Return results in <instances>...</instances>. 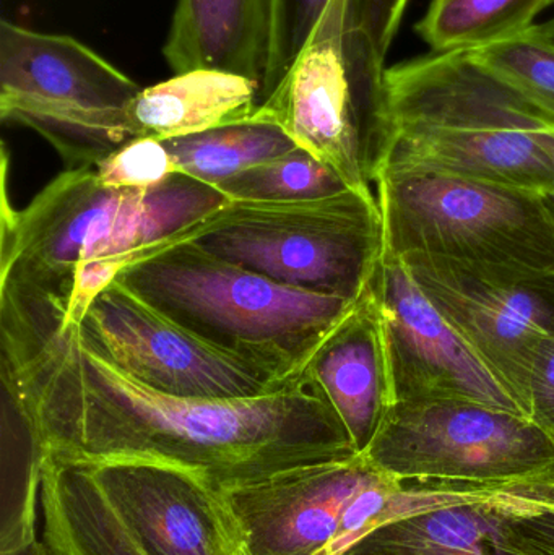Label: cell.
<instances>
[{
  "mask_svg": "<svg viewBox=\"0 0 554 555\" xmlns=\"http://www.w3.org/2000/svg\"><path fill=\"white\" fill-rule=\"evenodd\" d=\"M165 145L176 172L215 188L298 149L276 124L254 117L195 135L165 140Z\"/></svg>",
  "mask_w": 554,
  "mask_h": 555,
  "instance_id": "44dd1931",
  "label": "cell"
},
{
  "mask_svg": "<svg viewBox=\"0 0 554 555\" xmlns=\"http://www.w3.org/2000/svg\"><path fill=\"white\" fill-rule=\"evenodd\" d=\"M542 28L554 41V16L552 20H549V22L542 23Z\"/></svg>",
  "mask_w": 554,
  "mask_h": 555,
  "instance_id": "d6a6232c",
  "label": "cell"
},
{
  "mask_svg": "<svg viewBox=\"0 0 554 555\" xmlns=\"http://www.w3.org/2000/svg\"><path fill=\"white\" fill-rule=\"evenodd\" d=\"M552 5L554 0H431L415 29L433 52L475 49L529 28Z\"/></svg>",
  "mask_w": 554,
  "mask_h": 555,
  "instance_id": "7402d4cb",
  "label": "cell"
},
{
  "mask_svg": "<svg viewBox=\"0 0 554 555\" xmlns=\"http://www.w3.org/2000/svg\"><path fill=\"white\" fill-rule=\"evenodd\" d=\"M301 378L340 417L357 452H366L392 406L383 330L370 291L319 346Z\"/></svg>",
  "mask_w": 554,
  "mask_h": 555,
  "instance_id": "2e32d148",
  "label": "cell"
},
{
  "mask_svg": "<svg viewBox=\"0 0 554 555\" xmlns=\"http://www.w3.org/2000/svg\"><path fill=\"white\" fill-rule=\"evenodd\" d=\"M328 0H270L269 59L260 103L275 90L308 41Z\"/></svg>",
  "mask_w": 554,
  "mask_h": 555,
  "instance_id": "484cf974",
  "label": "cell"
},
{
  "mask_svg": "<svg viewBox=\"0 0 554 555\" xmlns=\"http://www.w3.org/2000/svg\"><path fill=\"white\" fill-rule=\"evenodd\" d=\"M527 408L530 420L554 440V335L549 336L533 356Z\"/></svg>",
  "mask_w": 554,
  "mask_h": 555,
  "instance_id": "f1b7e54d",
  "label": "cell"
},
{
  "mask_svg": "<svg viewBox=\"0 0 554 555\" xmlns=\"http://www.w3.org/2000/svg\"><path fill=\"white\" fill-rule=\"evenodd\" d=\"M552 485L530 482L506 498L399 518L368 531L335 555H529L514 534L511 514Z\"/></svg>",
  "mask_w": 554,
  "mask_h": 555,
  "instance_id": "e0dca14e",
  "label": "cell"
},
{
  "mask_svg": "<svg viewBox=\"0 0 554 555\" xmlns=\"http://www.w3.org/2000/svg\"><path fill=\"white\" fill-rule=\"evenodd\" d=\"M511 527L529 555H554V486L520 502L511 514Z\"/></svg>",
  "mask_w": 554,
  "mask_h": 555,
  "instance_id": "83f0119b",
  "label": "cell"
},
{
  "mask_svg": "<svg viewBox=\"0 0 554 555\" xmlns=\"http://www.w3.org/2000/svg\"><path fill=\"white\" fill-rule=\"evenodd\" d=\"M101 354L140 384L202 400H243L283 390L280 380L254 362L211 345L114 280L78 323Z\"/></svg>",
  "mask_w": 554,
  "mask_h": 555,
  "instance_id": "30bf717a",
  "label": "cell"
},
{
  "mask_svg": "<svg viewBox=\"0 0 554 555\" xmlns=\"http://www.w3.org/2000/svg\"><path fill=\"white\" fill-rule=\"evenodd\" d=\"M270 0H176L163 57L175 74L210 68L262 85Z\"/></svg>",
  "mask_w": 554,
  "mask_h": 555,
  "instance_id": "ac0fdd59",
  "label": "cell"
},
{
  "mask_svg": "<svg viewBox=\"0 0 554 555\" xmlns=\"http://www.w3.org/2000/svg\"><path fill=\"white\" fill-rule=\"evenodd\" d=\"M467 51L501 80L554 116V41L542 25Z\"/></svg>",
  "mask_w": 554,
  "mask_h": 555,
  "instance_id": "d4e9b609",
  "label": "cell"
},
{
  "mask_svg": "<svg viewBox=\"0 0 554 555\" xmlns=\"http://www.w3.org/2000/svg\"><path fill=\"white\" fill-rule=\"evenodd\" d=\"M240 555H250L249 553H247V550L246 547H243V551H241V554Z\"/></svg>",
  "mask_w": 554,
  "mask_h": 555,
  "instance_id": "836d02e7",
  "label": "cell"
},
{
  "mask_svg": "<svg viewBox=\"0 0 554 555\" xmlns=\"http://www.w3.org/2000/svg\"><path fill=\"white\" fill-rule=\"evenodd\" d=\"M230 202L220 189L181 172L149 191H127L106 233L81 257L65 320L80 323L94 297L124 267Z\"/></svg>",
  "mask_w": 554,
  "mask_h": 555,
  "instance_id": "9a60e30c",
  "label": "cell"
},
{
  "mask_svg": "<svg viewBox=\"0 0 554 555\" xmlns=\"http://www.w3.org/2000/svg\"><path fill=\"white\" fill-rule=\"evenodd\" d=\"M64 317L0 309L3 404L42 456L87 466L158 463L231 491L360 455L340 417L302 378L243 400L175 397L130 377Z\"/></svg>",
  "mask_w": 554,
  "mask_h": 555,
  "instance_id": "6da1fadb",
  "label": "cell"
},
{
  "mask_svg": "<svg viewBox=\"0 0 554 555\" xmlns=\"http://www.w3.org/2000/svg\"><path fill=\"white\" fill-rule=\"evenodd\" d=\"M387 249L554 272V220L542 194L431 172L376 181Z\"/></svg>",
  "mask_w": 554,
  "mask_h": 555,
  "instance_id": "52a82bcc",
  "label": "cell"
},
{
  "mask_svg": "<svg viewBox=\"0 0 554 555\" xmlns=\"http://www.w3.org/2000/svg\"><path fill=\"white\" fill-rule=\"evenodd\" d=\"M127 191L106 188L96 168L67 169L22 211L2 214L0 300L68 310L78 267L106 233Z\"/></svg>",
  "mask_w": 554,
  "mask_h": 555,
  "instance_id": "8fae6325",
  "label": "cell"
},
{
  "mask_svg": "<svg viewBox=\"0 0 554 555\" xmlns=\"http://www.w3.org/2000/svg\"><path fill=\"white\" fill-rule=\"evenodd\" d=\"M0 555H57L49 547L44 540H35L31 543L23 544V546L15 547L12 551H5Z\"/></svg>",
  "mask_w": 554,
  "mask_h": 555,
  "instance_id": "4dcf8cb0",
  "label": "cell"
},
{
  "mask_svg": "<svg viewBox=\"0 0 554 555\" xmlns=\"http://www.w3.org/2000/svg\"><path fill=\"white\" fill-rule=\"evenodd\" d=\"M368 291L379 313L392 404L467 400L527 416L392 250L384 253Z\"/></svg>",
  "mask_w": 554,
  "mask_h": 555,
  "instance_id": "7c38bea8",
  "label": "cell"
},
{
  "mask_svg": "<svg viewBox=\"0 0 554 555\" xmlns=\"http://www.w3.org/2000/svg\"><path fill=\"white\" fill-rule=\"evenodd\" d=\"M116 281L189 332L285 382L301 378L360 300L279 283L192 244L146 254Z\"/></svg>",
  "mask_w": 554,
  "mask_h": 555,
  "instance_id": "3957f363",
  "label": "cell"
},
{
  "mask_svg": "<svg viewBox=\"0 0 554 555\" xmlns=\"http://www.w3.org/2000/svg\"><path fill=\"white\" fill-rule=\"evenodd\" d=\"M172 244H192L279 283L351 300L363 296L387 249L377 197L351 189L308 201H233L146 254Z\"/></svg>",
  "mask_w": 554,
  "mask_h": 555,
  "instance_id": "5b68a950",
  "label": "cell"
},
{
  "mask_svg": "<svg viewBox=\"0 0 554 555\" xmlns=\"http://www.w3.org/2000/svg\"><path fill=\"white\" fill-rule=\"evenodd\" d=\"M165 142L132 139L96 166L101 184L116 191H149L175 175Z\"/></svg>",
  "mask_w": 554,
  "mask_h": 555,
  "instance_id": "4316f807",
  "label": "cell"
},
{
  "mask_svg": "<svg viewBox=\"0 0 554 555\" xmlns=\"http://www.w3.org/2000/svg\"><path fill=\"white\" fill-rule=\"evenodd\" d=\"M399 479L554 481V440L536 421L467 400L396 403L361 453Z\"/></svg>",
  "mask_w": 554,
  "mask_h": 555,
  "instance_id": "ba28073f",
  "label": "cell"
},
{
  "mask_svg": "<svg viewBox=\"0 0 554 555\" xmlns=\"http://www.w3.org/2000/svg\"><path fill=\"white\" fill-rule=\"evenodd\" d=\"M386 70L353 0H328L298 57L253 117L276 124L351 191L373 192L394 139Z\"/></svg>",
  "mask_w": 554,
  "mask_h": 555,
  "instance_id": "277c9868",
  "label": "cell"
},
{
  "mask_svg": "<svg viewBox=\"0 0 554 555\" xmlns=\"http://www.w3.org/2000/svg\"><path fill=\"white\" fill-rule=\"evenodd\" d=\"M233 201H308L332 197L348 185L302 149L254 166L217 185Z\"/></svg>",
  "mask_w": 554,
  "mask_h": 555,
  "instance_id": "cb8c5ba5",
  "label": "cell"
},
{
  "mask_svg": "<svg viewBox=\"0 0 554 555\" xmlns=\"http://www.w3.org/2000/svg\"><path fill=\"white\" fill-rule=\"evenodd\" d=\"M364 455L299 466L227 491L250 555H335L355 533V505L377 478Z\"/></svg>",
  "mask_w": 554,
  "mask_h": 555,
  "instance_id": "4fadbf2b",
  "label": "cell"
},
{
  "mask_svg": "<svg viewBox=\"0 0 554 555\" xmlns=\"http://www.w3.org/2000/svg\"><path fill=\"white\" fill-rule=\"evenodd\" d=\"M386 88L394 139L383 171L553 191L554 165L543 139L554 130V116L467 49L394 65Z\"/></svg>",
  "mask_w": 554,
  "mask_h": 555,
  "instance_id": "7a4b0ae2",
  "label": "cell"
},
{
  "mask_svg": "<svg viewBox=\"0 0 554 555\" xmlns=\"http://www.w3.org/2000/svg\"><path fill=\"white\" fill-rule=\"evenodd\" d=\"M543 143H545L546 152H549L550 158H552L554 165V130L552 132L545 133V139H543ZM543 202H545L546 207H549L550 215L554 220V188L550 194L542 195Z\"/></svg>",
  "mask_w": 554,
  "mask_h": 555,
  "instance_id": "1f68e13d",
  "label": "cell"
},
{
  "mask_svg": "<svg viewBox=\"0 0 554 555\" xmlns=\"http://www.w3.org/2000/svg\"><path fill=\"white\" fill-rule=\"evenodd\" d=\"M259 104V81L197 68L142 88L130 103L127 127L130 139L165 142L253 119Z\"/></svg>",
  "mask_w": 554,
  "mask_h": 555,
  "instance_id": "d6986e66",
  "label": "cell"
},
{
  "mask_svg": "<svg viewBox=\"0 0 554 555\" xmlns=\"http://www.w3.org/2000/svg\"><path fill=\"white\" fill-rule=\"evenodd\" d=\"M41 485V450L18 414L3 404L0 553L38 540Z\"/></svg>",
  "mask_w": 554,
  "mask_h": 555,
  "instance_id": "603a6c76",
  "label": "cell"
},
{
  "mask_svg": "<svg viewBox=\"0 0 554 555\" xmlns=\"http://www.w3.org/2000/svg\"><path fill=\"white\" fill-rule=\"evenodd\" d=\"M400 259L433 306L529 416L533 356L554 335V272L425 254Z\"/></svg>",
  "mask_w": 554,
  "mask_h": 555,
  "instance_id": "9c48e42d",
  "label": "cell"
},
{
  "mask_svg": "<svg viewBox=\"0 0 554 555\" xmlns=\"http://www.w3.org/2000/svg\"><path fill=\"white\" fill-rule=\"evenodd\" d=\"M88 468L150 555H240L243 551V530L227 491L204 476L146 462Z\"/></svg>",
  "mask_w": 554,
  "mask_h": 555,
  "instance_id": "5bb4252c",
  "label": "cell"
},
{
  "mask_svg": "<svg viewBox=\"0 0 554 555\" xmlns=\"http://www.w3.org/2000/svg\"><path fill=\"white\" fill-rule=\"evenodd\" d=\"M410 0H353L358 23L386 61Z\"/></svg>",
  "mask_w": 554,
  "mask_h": 555,
  "instance_id": "f546056e",
  "label": "cell"
},
{
  "mask_svg": "<svg viewBox=\"0 0 554 555\" xmlns=\"http://www.w3.org/2000/svg\"><path fill=\"white\" fill-rule=\"evenodd\" d=\"M41 514L57 555H150L88 466L42 456Z\"/></svg>",
  "mask_w": 554,
  "mask_h": 555,
  "instance_id": "ffe728a7",
  "label": "cell"
},
{
  "mask_svg": "<svg viewBox=\"0 0 554 555\" xmlns=\"http://www.w3.org/2000/svg\"><path fill=\"white\" fill-rule=\"evenodd\" d=\"M142 88L78 39L0 23V119L28 127L67 169L96 168L129 142Z\"/></svg>",
  "mask_w": 554,
  "mask_h": 555,
  "instance_id": "8992f818",
  "label": "cell"
}]
</instances>
